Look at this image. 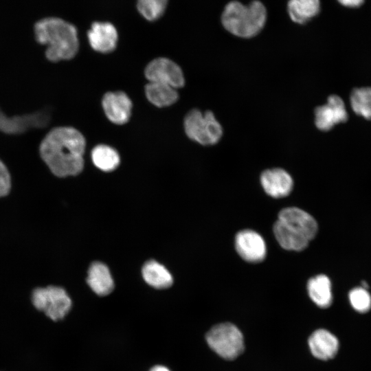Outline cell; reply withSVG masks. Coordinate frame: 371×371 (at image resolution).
<instances>
[{
    "mask_svg": "<svg viewBox=\"0 0 371 371\" xmlns=\"http://www.w3.org/2000/svg\"><path fill=\"white\" fill-rule=\"evenodd\" d=\"M85 148V138L78 129L59 126L46 133L38 153L50 172L62 178L76 176L82 171Z\"/></svg>",
    "mask_w": 371,
    "mask_h": 371,
    "instance_id": "6da1fadb",
    "label": "cell"
},
{
    "mask_svg": "<svg viewBox=\"0 0 371 371\" xmlns=\"http://www.w3.org/2000/svg\"><path fill=\"white\" fill-rule=\"evenodd\" d=\"M35 41L45 47L44 56L52 63L73 59L79 49L76 27L57 17H47L37 21L34 26Z\"/></svg>",
    "mask_w": 371,
    "mask_h": 371,
    "instance_id": "7a4b0ae2",
    "label": "cell"
},
{
    "mask_svg": "<svg viewBox=\"0 0 371 371\" xmlns=\"http://www.w3.org/2000/svg\"><path fill=\"white\" fill-rule=\"evenodd\" d=\"M267 20V10L259 1L249 5L234 1L228 3L221 16L223 27L231 34L250 38L257 35L264 27Z\"/></svg>",
    "mask_w": 371,
    "mask_h": 371,
    "instance_id": "3957f363",
    "label": "cell"
},
{
    "mask_svg": "<svg viewBox=\"0 0 371 371\" xmlns=\"http://www.w3.org/2000/svg\"><path fill=\"white\" fill-rule=\"evenodd\" d=\"M183 125L186 135L201 145H214L223 135L222 126L210 111L202 113L192 109L186 115Z\"/></svg>",
    "mask_w": 371,
    "mask_h": 371,
    "instance_id": "277c9868",
    "label": "cell"
},
{
    "mask_svg": "<svg viewBox=\"0 0 371 371\" xmlns=\"http://www.w3.org/2000/svg\"><path fill=\"white\" fill-rule=\"evenodd\" d=\"M205 339L210 348L225 359L236 358L244 350L243 334L231 323L213 326L206 334Z\"/></svg>",
    "mask_w": 371,
    "mask_h": 371,
    "instance_id": "5b68a950",
    "label": "cell"
},
{
    "mask_svg": "<svg viewBox=\"0 0 371 371\" xmlns=\"http://www.w3.org/2000/svg\"><path fill=\"white\" fill-rule=\"evenodd\" d=\"M32 302L38 311L43 312L54 322L65 318L72 306L71 299L66 291L52 285L35 289L32 294Z\"/></svg>",
    "mask_w": 371,
    "mask_h": 371,
    "instance_id": "8992f818",
    "label": "cell"
},
{
    "mask_svg": "<svg viewBox=\"0 0 371 371\" xmlns=\"http://www.w3.org/2000/svg\"><path fill=\"white\" fill-rule=\"evenodd\" d=\"M144 75L148 82L166 84L177 89L185 85L181 68L167 58L160 57L150 61L145 68Z\"/></svg>",
    "mask_w": 371,
    "mask_h": 371,
    "instance_id": "52a82bcc",
    "label": "cell"
},
{
    "mask_svg": "<svg viewBox=\"0 0 371 371\" xmlns=\"http://www.w3.org/2000/svg\"><path fill=\"white\" fill-rule=\"evenodd\" d=\"M102 106L108 120L115 124H124L131 118L133 104L128 95L121 91H109L102 97Z\"/></svg>",
    "mask_w": 371,
    "mask_h": 371,
    "instance_id": "ba28073f",
    "label": "cell"
},
{
    "mask_svg": "<svg viewBox=\"0 0 371 371\" xmlns=\"http://www.w3.org/2000/svg\"><path fill=\"white\" fill-rule=\"evenodd\" d=\"M235 247L239 256L247 262H259L266 256L264 239L258 233L251 229H245L236 234Z\"/></svg>",
    "mask_w": 371,
    "mask_h": 371,
    "instance_id": "9c48e42d",
    "label": "cell"
},
{
    "mask_svg": "<svg viewBox=\"0 0 371 371\" xmlns=\"http://www.w3.org/2000/svg\"><path fill=\"white\" fill-rule=\"evenodd\" d=\"M347 118L344 102L336 95H330L326 104L315 109V123L321 131H328L335 124L346 121Z\"/></svg>",
    "mask_w": 371,
    "mask_h": 371,
    "instance_id": "30bf717a",
    "label": "cell"
},
{
    "mask_svg": "<svg viewBox=\"0 0 371 371\" xmlns=\"http://www.w3.org/2000/svg\"><path fill=\"white\" fill-rule=\"evenodd\" d=\"M284 225L306 237L308 240L317 234L318 226L315 218L297 207H286L278 214V219Z\"/></svg>",
    "mask_w": 371,
    "mask_h": 371,
    "instance_id": "8fae6325",
    "label": "cell"
},
{
    "mask_svg": "<svg viewBox=\"0 0 371 371\" xmlns=\"http://www.w3.org/2000/svg\"><path fill=\"white\" fill-rule=\"evenodd\" d=\"M87 37L91 48L102 54L112 52L118 40L116 28L109 22H94L88 31Z\"/></svg>",
    "mask_w": 371,
    "mask_h": 371,
    "instance_id": "7c38bea8",
    "label": "cell"
},
{
    "mask_svg": "<svg viewBox=\"0 0 371 371\" xmlns=\"http://www.w3.org/2000/svg\"><path fill=\"white\" fill-rule=\"evenodd\" d=\"M260 183L266 193L274 198L289 195L293 186L291 175L282 168L265 170L260 175Z\"/></svg>",
    "mask_w": 371,
    "mask_h": 371,
    "instance_id": "4fadbf2b",
    "label": "cell"
},
{
    "mask_svg": "<svg viewBox=\"0 0 371 371\" xmlns=\"http://www.w3.org/2000/svg\"><path fill=\"white\" fill-rule=\"evenodd\" d=\"M308 346L315 357L328 360L336 355L339 349V341L330 332L318 329L310 336Z\"/></svg>",
    "mask_w": 371,
    "mask_h": 371,
    "instance_id": "5bb4252c",
    "label": "cell"
},
{
    "mask_svg": "<svg viewBox=\"0 0 371 371\" xmlns=\"http://www.w3.org/2000/svg\"><path fill=\"white\" fill-rule=\"evenodd\" d=\"M87 280L91 290L100 296L109 295L114 288L113 280L109 268L100 262L91 264Z\"/></svg>",
    "mask_w": 371,
    "mask_h": 371,
    "instance_id": "9a60e30c",
    "label": "cell"
},
{
    "mask_svg": "<svg viewBox=\"0 0 371 371\" xmlns=\"http://www.w3.org/2000/svg\"><path fill=\"white\" fill-rule=\"evenodd\" d=\"M144 89L148 100L157 107L169 106L179 98L177 89L166 84L148 82Z\"/></svg>",
    "mask_w": 371,
    "mask_h": 371,
    "instance_id": "2e32d148",
    "label": "cell"
},
{
    "mask_svg": "<svg viewBox=\"0 0 371 371\" xmlns=\"http://www.w3.org/2000/svg\"><path fill=\"white\" fill-rule=\"evenodd\" d=\"M274 236L280 245L292 251H302L307 247L309 240L278 220L273 225Z\"/></svg>",
    "mask_w": 371,
    "mask_h": 371,
    "instance_id": "e0dca14e",
    "label": "cell"
},
{
    "mask_svg": "<svg viewBox=\"0 0 371 371\" xmlns=\"http://www.w3.org/2000/svg\"><path fill=\"white\" fill-rule=\"evenodd\" d=\"M308 295L312 301L321 308H327L333 301L331 282L325 275L311 278L307 284Z\"/></svg>",
    "mask_w": 371,
    "mask_h": 371,
    "instance_id": "ac0fdd59",
    "label": "cell"
},
{
    "mask_svg": "<svg viewBox=\"0 0 371 371\" xmlns=\"http://www.w3.org/2000/svg\"><path fill=\"white\" fill-rule=\"evenodd\" d=\"M320 10L319 0H289L287 11L291 20L304 24L315 16Z\"/></svg>",
    "mask_w": 371,
    "mask_h": 371,
    "instance_id": "d6986e66",
    "label": "cell"
},
{
    "mask_svg": "<svg viewBox=\"0 0 371 371\" xmlns=\"http://www.w3.org/2000/svg\"><path fill=\"white\" fill-rule=\"evenodd\" d=\"M142 276L148 284L156 289H166L172 284L170 273L155 260H150L144 264Z\"/></svg>",
    "mask_w": 371,
    "mask_h": 371,
    "instance_id": "ffe728a7",
    "label": "cell"
},
{
    "mask_svg": "<svg viewBox=\"0 0 371 371\" xmlns=\"http://www.w3.org/2000/svg\"><path fill=\"white\" fill-rule=\"evenodd\" d=\"M91 157L95 166L104 172H111L115 170L120 163L117 151L105 144L95 146L91 150Z\"/></svg>",
    "mask_w": 371,
    "mask_h": 371,
    "instance_id": "44dd1931",
    "label": "cell"
},
{
    "mask_svg": "<svg viewBox=\"0 0 371 371\" xmlns=\"http://www.w3.org/2000/svg\"><path fill=\"white\" fill-rule=\"evenodd\" d=\"M350 104L357 115L371 119V87H361L352 91Z\"/></svg>",
    "mask_w": 371,
    "mask_h": 371,
    "instance_id": "7402d4cb",
    "label": "cell"
},
{
    "mask_svg": "<svg viewBox=\"0 0 371 371\" xmlns=\"http://www.w3.org/2000/svg\"><path fill=\"white\" fill-rule=\"evenodd\" d=\"M168 0H137L139 13L148 21H155L164 13Z\"/></svg>",
    "mask_w": 371,
    "mask_h": 371,
    "instance_id": "603a6c76",
    "label": "cell"
},
{
    "mask_svg": "<svg viewBox=\"0 0 371 371\" xmlns=\"http://www.w3.org/2000/svg\"><path fill=\"white\" fill-rule=\"evenodd\" d=\"M350 302L353 308L360 313H366L371 308V296L366 289L356 287L348 295Z\"/></svg>",
    "mask_w": 371,
    "mask_h": 371,
    "instance_id": "cb8c5ba5",
    "label": "cell"
},
{
    "mask_svg": "<svg viewBox=\"0 0 371 371\" xmlns=\"http://www.w3.org/2000/svg\"><path fill=\"white\" fill-rule=\"evenodd\" d=\"M11 188V175L5 164L0 159V198L6 196Z\"/></svg>",
    "mask_w": 371,
    "mask_h": 371,
    "instance_id": "d4e9b609",
    "label": "cell"
},
{
    "mask_svg": "<svg viewBox=\"0 0 371 371\" xmlns=\"http://www.w3.org/2000/svg\"><path fill=\"white\" fill-rule=\"evenodd\" d=\"M344 6L348 8H357L361 5L365 0H337Z\"/></svg>",
    "mask_w": 371,
    "mask_h": 371,
    "instance_id": "484cf974",
    "label": "cell"
},
{
    "mask_svg": "<svg viewBox=\"0 0 371 371\" xmlns=\"http://www.w3.org/2000/svg\"><path fill=\"white\" fill-rule=\"evenodd\" d=\"M148 371H172L168 367L164 365H155Z\"/></svg>",
    "mask_w": 371,
    "mask_h": 371,
    "instance_id": "4316f807",
    "label": "cell"
}]
</instances>
